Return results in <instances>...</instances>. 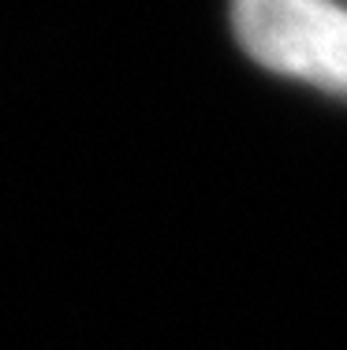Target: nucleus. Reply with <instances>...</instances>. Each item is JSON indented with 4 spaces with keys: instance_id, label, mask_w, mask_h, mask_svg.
Returning a JSON list of instances; mask_svg holds the SVG:
<instances>
[{
    "instance_id": "1",
    "label": "nucleus",
    "mask_w": 347,
    "mask_h": 350,
    "mask_svg": "<svg viewBox=\"0 0 347 350\" xmlns=\"http://www.w3.org/2000/svg\"><path fill=\"white\" fill-rule=\"evenodd\" d=\"M231 27L261 68L347 97V8L333 0H231Z\"/></svg>"
}]
</instances>
